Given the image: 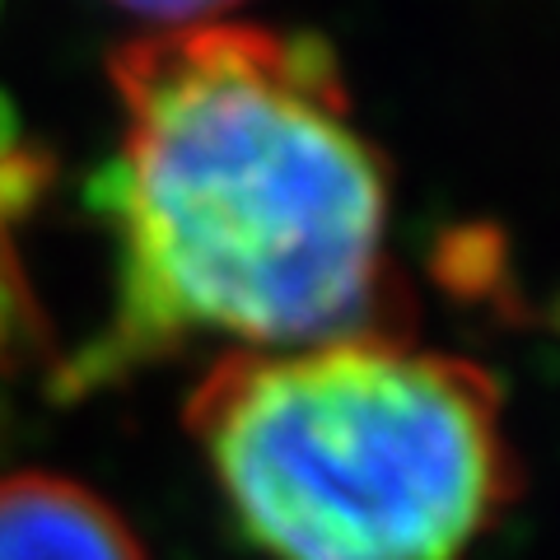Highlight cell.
Segmentation results:
<instances>
[{
  "mask_svg": "<svg viewBox=\"0 0 560 560\" xmlns=\"http://www.w3.org/2000/svg\"><path fill=\"white\" fill-rule=\"evenodd\" d=\"M108 80L121 103L103 183L117 300L66 397L187 337L238 350L407 337L388 160L355 127L318 33L164 28L121 43Z\"/></svg>",
  "mask_w": 560,
  "mask_h": 560,
  "instance_id": "obj_1",
  "label": "cell"
},
{
  "mask_svg": "<svg viewBox=\"0 0 560 560\" xmlns=\"http://www.w3.org/2000/svg\"><path fill=\"white\" fill-rule=\"evenodd\" d=\"M113 5L164 28H191V24H220L243 0H113Z\"/></svg>",
  "mask_w": 560,
  "mask_h": 560,
  "instance_id": "obj_4",
  "label": "cell"
},
{
  "mask_svg": "<svg viewBox=\"0 0 560 560\" xmlns=\"http://www.w3.org/2000/svg\"><path fill=\"white\" fill-rule=\"evenodd\" d=\"M183 420L267 560H467L518 495L500 383L411 337L230 350Z\"/></svg>",
  "mask_w": 560,
  "mask_h": 560,
  "instance_id": "obj_2",
  "label": "cell"
},
{
  "mask_svg": "<svg viewBox=\"0 0 560 560\" xmlns=\"http://www.w3.org/2000/svg\"><path fill=\"white\" fill-rule=\"evenodd\" d=\"M0 560H150L108 500L61 471L0 477Z\"/></svg>",
  "mask_w": 560,
  "mask_h": 560,
  "instance_id": "obj_3",
  "label": "cell"
}]
</instances>
